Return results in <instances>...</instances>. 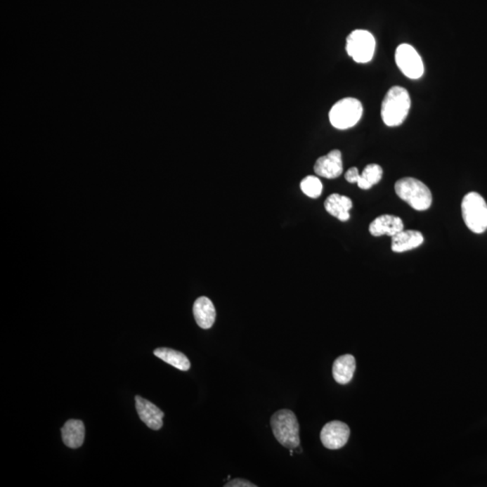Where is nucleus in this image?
Listing matches in <instances>:
<instances>
[{"label":"nucleus","mask_w":487,"mask_h":487,"mask_svg":"<svg viewBox=\"0 0 487 487\" xmlns=\"http://www.w3.org/2000/svg\"><path fill=\"white\" fill-rule=\"evenodd\" d=\"M383 177V169L377 164L367 165L358 180V186L362 190H369L377 184Z\"/></svg>","instance_id":"nucleus-18"},{"label":"nucleus","mask_w":487,"mask_h":487,"mask_svg":"<svg viewBox=\"0 0 487 487\" xmlns=\"http://www.w3.org/2000/svg\"><path fill=\"white\" fill-rule=\"evenodd\" d=\"M301 189L305 195L310 198L317 199L323 193V186L319 178L310 175L301 181Z\"/></svg>","instance_id":"nucleus-19"},{"label":"nucleus","mask_w":487,"mask_h":487,"mask_svg":"<svg viewBox=\"0 0 487 487\" xmlns=\"http://www.w3.org/2000/svg\"><path fill=\"white\" fill-rule=\"evenodd\" d=\"M271 426L277 441L283 447L289 450L299 448L300 425L294 412L286 409L278 410L271 418Z\"/></svg>","instance_id":"nucleus-2"},{"label":"nucleus","mask_w":487,"mask_h":487,"mask_svg":"<svg viewBox=\"0 0 487 487\" xmlns=\"http://www.w3.org/2000/svg\"><path fill=\"white\" fill-rule=\"evenodd\" d=\"M136 408L140 419L148 428L158 431L162 427L164 413L155 404L141 396H136Z\"/></svg>","instance_id":"nucleus-10"},{"label":"nucleus","mask_w":487,"mask_h":487,"mask_svg":"<svg viewBox=\"0 0 487 487\" xmlns=\"http://www.w3.org/2000/svg\"><path fill=\"white\" fill-rule=\"evenodd\" d=\"M315 174L327 179H335L343 173L342 155L339 150H332L318 159L314 164Z\"/></svg>","instance_id":"nucleus-9"},{"label":"nucleus","mask_w":487,"mask_h":487,"mask_svg":"<svg viewBox=\"0 0 487 487\" xmlns=\"http://www.w3.org/2000/svg\"><path fill=\"white\" fill-rule=\"evenodd\" d=\"M404 225L399 216L393 215H382L372 221L369 226V231L374 237L387 235L390 237L403 230Z\"/></svg>","instance_id":"nucleus-11"},{"label":"nucleus","mask_w":487,"mask_h":487,"mask_svg":"<svg viewBox=\"0 0 487 487\" xmlns=\"http://www.w3.org/2000/svg\"><path fill=\"white\" fill-rule=\"evenodd\" d=\"M462 216L465 224L476 234H482L487 229V204L479 193H469L464 197Z\"/></svg>","instance_id":"nucleus-4"},{"label":"nucleus","mask_w":487,"mask_h":487,"mask_svg":"<svg viewBox=\"0 0 487 487\" xmlns=\"http://www.w3.org/2000/svg\"><path fill=\"white\" fill-rule=\"evenodd\" d=\"M359 176H361V174H359L358 168L356 167L350 168L345 175L346 180L350 183H358Z\"/></svg>","instance_id":"nucleus-21"},{"label":"nucleus","mask_w":487,"mask_h":487,"mask_svg":"<svg viewBox=\"0 0 487 487\" xmlns=\"http://www.w3.org/2000/svg\"><path fill=\"white\" fill-rule=\"evenodd\" d=\"M225 487H257V485L247 481L246 479H235L224 485Z\"/></svg>","instance_id":"nucleus-20"},{"label":"nucleus","mask_w":487,"mask_h":487,"mask_svg":"<svg viewBox=\"0 0 487 487\" xmlns=\"http://www.w3.org/2000/svg\"><path fill=\"white\" fill-rule=\"evenodd\" d=\"M396 63L400 71L410 79H420L424 73L422 57L410 44H403L397 47Z\"/></svg>","instance_id":"nucleus-7"},{"label":"nucleus","mask_w":487,"mask_h":487,"mask_svg":"<svg viewBox=\"0 0 487 487\" xmlns=\"http://www.w3.org/2000/svg\"><path fill=\"white\" fill-rule=\"evenodd\" d=\"M362 114L361 101L355 98H345L334 104L329 117L331 125L335 129L345 130L356 126L361 120Z\"/></svg>","instance_id":"nucleus-5"},{"label":"nucleus","mask_w":487,"mask_h":487,"mask_svg":"<svg viewBox=\"0 0 487 487\" xmlns=\"http://www.w3.org/2000/svg\"><path fill=\"white\" fill-rule=\"evenodd\" d=\"M410 108V97L406 89L394 86L385 94L381 107V117L385 125L398 126L402 125L408 116Z\"/></svg>","instance_id":"nucleus-1"},{"label":"nucleus","mask_w":487,"mask_h":487,"mask_svg":"<svg viewBox=\"0 0 487 487\" xmlns=\"http://www.w3.org/2000/svg\"><path fill=\"white\" fill-rule=\"evenodd\" d=\"M154 354L167 364L181 371H188L190 363L187 356L183 353L167 348H160L155 350Z\"/></svg>","instance_id":"nucleus-17"},{"label":"nucleus","mask_w":487,"mask_h":487,"mask_svg":"<svg viewBox=\"0 0 487 487\" xmlns=\"http://www.w3.org/2000/svg\"><path fill=\"white\" fill-rule=\"evenodd\" d=\"M350 429L346 423L333 421L327 423L320 432V441L329 450H339L348 443Z\"/></svg>","instance_id":"nucleus-8"},{"label":"nucleus","mask_w":487,"mask_h":487,"mask_svg":"<svg viewBox=\"0 0 487 487\" xmlns=\"http://www.w3.org/2000/svg\"><path fill=\"white\" fill-rule=\"evenodd\" d=\"M394 190L400 199L408 203L416 211H426L431 206V190L422 181L415 178H402L396 181Z\"/></svg>","instance_id":"nucleus-3"},{"label":"nucleus","mask_w":487,"mask_h":487,"mask_svg":"<svg viewBox=\"0 0 487 487\" xmlns=\"http://www.w3.org/2000/svg\"><path fill=\"white\" fill-rule=\"evenodd\" d=\"M424 238L421 232L402 230L391 237V250L396 253L406 252L422 246Z\"/></svg>","instance_id":"nucleus-12"},{"label":"nucleus","mask_w":487,"mask_h":487,"mask_svg":"<svg viewBox=\"0 0 487 487\" xmlns=\"http://www.w3.org/2000/svg\"><path fill=\"white\" fill-rule=\"evenodd\" d=\"M346 52L356 63H365L373 59L375 40L367 30H355L346 38Z\"/></svg>","instance_id":"nucleus-6"},{"label":"nucleus","mask_w":487,"mask_h":487,"mask_svg":"<svg viewBox=\"0 0 487 487\" xmlns=\"http://www.w3.org/2000/svg\"><path fill=\"white\" fill-rule=\"evenodd\" d=\"M324 206L331 216L345 222L350 219L349 211L352 209L353 203L349 197L333 193L325 200Z\"/></svg>","instance_id":"nucleus-14"},{"label":"nucleus","mask_w":487,"mask_h":487,"mask_svg":"<svg viewBox=\"0 0 487 487\" xmlns=\"http://www.w3.org/2000/svg\"><path fill=\"white\" fill-rule=\"evenodd\" d=\"M356 359L352 355L346 354L339 356L334 362L332 368L333 377L337 383L349 384L354 377Z\"/></svg>","instance_id":"nucleus-16"},{"label":"nucleus","mask_w":487,"mask_h":487,"mask_svg":"<svg viewBox=\"0 0 487 487\" xmlns=\"http://www.w3.org/2000/svg\"><path fill=\"white\" fill-rule=\"evenodd\" d=\"M193 314L197 324L203 330H209L216 320L214 304L209 298L202 296L197 299L193 305Z\"/></svg>","instance_id":"nucleus-13"},{"label":"nucleus","mask_w":487,"mask_h":487,"mask_svg":"<svg viewBox=\"0 0 487 487\" xmlns=\"http://www.w3.org/2000/svg\"><path fill=\"white\" fill-rule=\"evenodd\" d=\"M63 441L67 447L78 448L84 444L85 426L79 420H69L62 428Z\"/></svg>","instance_id":"nucleus-15"}]
</instances>
